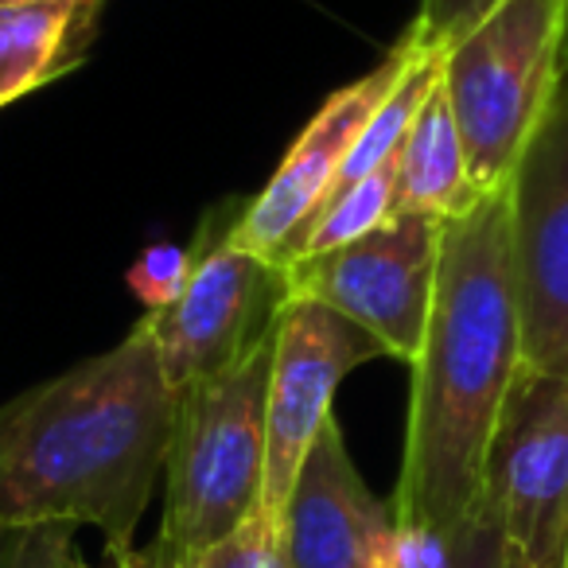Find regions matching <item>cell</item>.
<instances>
[{
  "label": "cell",
  "mask_w": 568,
  "mask_h": 568,
  "mask_svg": "<svg viewBox=\"0 0 568 568\" xmlns=\"http://www.w3.org/2000/svg\"><path fill=\"white\" fill-rule=\"evenodd\" d=\"M568 0H503L444 51V94L456 113L479 195L506 191L565 71Z\"/></svg>",
  "instance_id": "277c9868"
},
{
  "label": "cell",
  "mask_w": 568,
  "mask_h": 568,
  "mask_svg": "<svg viewBox=\"0 0 568 568\" xmlns=\"http://www.w3.org/2000/svg\"><path fill=\"white\" fill-rule=\"evenodd\" d=\"M32 4H67V0H0V9H32Z\"/></svg>",
  "instance_id": "44dd1931"
},
{
  "label": "cell",
  "mask_w": 568,
  "mask_h": 568,
  "mask_svg": "<svg viewBox=\"0 0 568 568\" xmlns=\"http://www.w3.org/2000/svg\"><path fill=\"white\" fill-rule=\"evenodd\" d=\"M483 498L503 514L514 557L529 568H565L568 378L518 371L490 440Z\"/></svg>",
  "instance_id": "9c48e42d"
},
{
  "label": "cell",
  "mask_w": 568,
  "mask_h": 568,
  "mask_svg": "<svg viewBox=\"0 0 568 568\" xmlns=\"http://www.w3.org/2000/svg\"><path fill=\"white\" fill-rule=\"evenodd\" d=\"M565 568H568V560H565Z\"/></svg>",
  "instance_id": "603a6c76"
},
{
  "label": "cell",
  "mask_w": 568,
  "mask_h": 568,
  "mask_svg": "<svg viewBox=\"0 0 568 568\" xmlns=\"http://www.w3.org/2000/svg\"><path fill=\"white\" fill-rule=\"evenodd\" d=\"M175 425L144 320L110 351L0 405V526H94L129 549Z\"/></svg>",
  "instance_id": "7a4b0ae2"
},
{
  "label": "cell",
  "mask_w": 568,
  "mask_h": 568,
  "mask_svg": "<svg viewBox=\"0 0 568 568\" xmlns=\"http://www.w3.org/2000/svg\"><path fill=\"white\" fill-rule=\"evenodd\" d=\"M276 529L288 568H394V506L363 483L339 417L304 456Z\"/></svg>",
  "instance_id": "8fae6325"
},
{
  "label": "cell",
  "mask_w": 568,
  "mask_h": 568,
  "mask_svg": "<svg viewBox=\"0 0 568 568\" xmlns=\"http://www.w3.org/2000/svg\"><path fill=\"white\" fill-rule=\"evenodd\" d=\"M506 568H529V565H526L521 557H514V552H510V565H506Z\"/></svg>",
  "instance_id": "7402d4cb"
},
{
  "label": "cell",
  "mask_w": 568,
  "mask_h": 568,
  "mask_svg": "<svg viewBox=\"0 0 568 568\" xmlns=\"http://www.w3.org/2000/svg\"><path fill=\"white\" fill-rule=\"evenodd\" d=\"M420 48H425V40H420L409 24V32L386 51V59H382L374 71H366L363 79L335 90V94L312 113V121L301 129L293 149L284 152V160L276 164V172L268 175L265 187L234 214V222H230V242L257 253V257L273 261V265H281V268L293 261L296 245L308 234L312 219H316L327 199H332L335 183H339V172H343V164H347L363 125L382 105V98L394 90V82L402 79L405 67L413 63V55H417Z\"/></svg>",
  "instance_id": "30bf717a"
},
{
  "label": "cell",
  "mask_w": 568,
  "mask_h": 568,
  "mask_svg": "<svg viewBox=\"0 0 568 568\" xmlns=\"http://www.w3.org/2000/svg\"><path fill=\"white\" fill-rule=\"evenodd\" d=\"M389 358L371 332L316 301L281 304L265 386V487L261 510L281 521L304 456L335 417L332 402L358 366Z\"/></svg>",
  "instance_id": "52a82bcc"
},
{
  "label": "cell",
  "mask_w": 568,
  "mask_h": 568,
  "mask_svg": "<svg viewBox=\"0 0 568 568\" xmlns=\"http://www.w3.org/2000/svg\"><path fill=\"white\" fill-rule=\"evenodd\" d=\"M268 363L273 332L222 374L175 389L164 526L156 537L168 552L206 549L261 510Z\"/></svg>",
  "instance_id": "3957f363"
},
{
  "label": "cell",
  "mask_w": 568,
  "mask_h": 568,
  "mask_svg": "<svg viewBox=\"0 0 568 568\" xmlns=\"http://www.w3.org/2000/svg\"><path fill=\"white\" fill-rule=\"evenodd\" d=\"M444 222L397 211L386 226L343 250L284 265V293L316 301L371 332L389 358L417 363L440 273Z\"/></svg>",
  "instance_id": "5b68a950"
},
{
  "label": "cell",
  "mask_w": 568,
  "mask_h": 568,
  "mask_svg": "<svg viewBox=\"0 0 568 568\" xmlns=\"http://www.w3.org/2000/svg\"><path fill=\"white\" fill-rule=\"evenodd\" d=\"M71 568H136V549L133 545H129V549H110V545H105V557L98 560V565H87V560L74 557Z\"/></svg>",
  "instance_id": "ffe728a7"
},
{
  "label": "cell",
  "mask_w": 568,
  "mask_h": 568,
  "mask_svg": "<svg viewBox=\"0 0 568 568\" xmlns=\"http://www.w3.org/2000/svg\"><path fill=\"white\" fill-rule=\"evenodd\" d=\"M74 529L67 521L0 526V568H71Z\"/></svg>",
  "instance_id": "ac0fdd59"
},
{
  "label": "cell",
  "mask_w": 568,
  "mask_h": 568,
  "mask_svg": "<svg viewBox=\"0 0 568 568\" xmlns=\"http://www.w3.org/2000/svg\"><path fill=\"white\" fill-rule=\"evenodd\" d=\"M510 565V541H506L503 514L495 503L479 498L471 514L456 529L444 534V549L436 568H506Z\"/></svg>",
  "instance_id": "e0dca14e"
},
{
  "label": "cell",
  "mask_w": 568,
  "mask_h": 568,
  "mask_svg": "<svg viewBox=\"0 0 568 568\" xmlns=\"http://www.w3.org/2000/svg\"><path fill=\"white\" fill-rule=\"evenodd\" d=\"M521 371V316L510 257V195H483L444 222L440 273L394 487V518L413 534H448L479 506L506 394Z\"/></svg>",
  "instance_id": "6da1fadb"
},
{
  "label": "cell",
  "mask_w": 568,
  "mask_h": 568,
  "mask_svg": "<svg viewBox=\"0 0 568 568\" xmlns=\"http://www.w3.org/2000/svg\"><path fill=\"white\" fill-rule=\"evenodd\" d=\"M506 195L521 366L568 378V63Z\"/></svg>",
  "instance_id": "8992f818"
},
{
  "label": "cell",
  "mask_w": 568,
  "mask_h": 568,
  "mask_svg": "<svg viewBox=\"0 0 568 568\" xmlns=\"http://www.w3.org/2000/svg\"><path fill=\"white\" fill-rule=\"evenodd\" d=\"M136 568H288V560L276 521L257 510L230 537L195 552H168L160 541H152L149 549H136Z\"/></svg>",
  "instance_id": "9a60e30c"
},
{
  "label": "cell",
  "mask_w": 568,
  "mask_h": 568,
  "mask_svg": "<svg viewBox=\"0 0 568 568\" xmlns=\"http://www.w3.org/2000/svg\"><path fill=\"white\" fill-rule=\"evenodd\" d=\"M503 0H420L413 32L436 51H448L483 24Z\"/></svg>",
  "instance_id": "d6986e66"
},
{
  "label": "cell",
  "mask_w": 568,
  "mask_h": 568,
  "mask_svg": "<svg viewBox=\"0 0 568 568\" xmlns=\"http://www.w3.org/2000/svg\"><path fill=\"white\" fill-rule=\"evenodd\" d=\"M102 0L0 9V110L51 87L87 59Z\"/></svg>",
  "instance_id": "7c38bea8"
},
{
  "label": "cell",
  "mask_w": 568,
  "mask_h": 568,
  "mask_svg": "<svg viewBox=\"0 0 568 568\" xmlns=\"http://www.w3.org/2000/svg\"><path fill=\"white\" fill-rule=\"evenodd\" d=\"M479 199L456 113L444 94V82H436L397 152V211L452 222L464 219Z\"/></svg>",
  "instance_id": "4fadbf2b"
},
{
  "label": "cell",
  "mask_w": 568,
  "mask_h": 568,
  "mask_svg": "<svg viewBox=\"0 0 568 568\" xmlns=\"http://www.w3.org/2000/svg\"><path fill=\"white\" fill-rule=\"evenodd\" d=\"M234 222V219H230ZM230 222L195 234L199 261L183 296L164 312H149L152 343L172 389L222 374L273 332L284 293V268L230 242Z\"/></svg>",
  "instance_id": "ba28073f"
},
{
  "label": "cell",
  "mask_w": 568,
  "mask_h": 568,
  "mask_svg": "<svg viewBox=\"0 0 568 568\" xmlns=\"http://www.w3.org/2000/svg\"><path fill=\"white\" fill-rule=\"evenodd\" d=\"M397 214V160L378 172L363 175V180L347 183L324 203V211L312 219L308 234L296 245V257H312V253L343 250V245L358 242V237L374 234Z\"/></svg>",
  "instance_id": "5bb4252c"
},
{
  "label": "cell",
  "mask_w": 568,
  "mask_h": 568,
  "mask_svg": "<svg viewBox=\"0 0 568 568\" xmlns=\"http://www.w3.org/2000/svg\"><path fill=\"white\" fill-rule=\"evenodd\" d=\"M195 261H199L195 237H191L187 245H175V242L149 245L125 273L129 293H133L149 312L172 308V304L183 296V288H187L191 273H195Z\"/></svg>",
  "instance_id": "2e32d148"
}]
</instances>
